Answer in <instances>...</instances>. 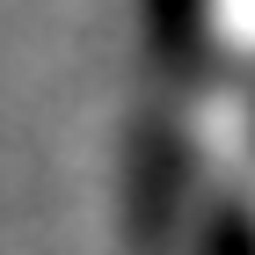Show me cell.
Wrapping results in <instances>:
<instances>
[{
  "mask_svg": "<svg viewBox=\"0 0 255 255\" xmlns=\"http://www.w3.org/2000/svg\"><path fill=\"white\" fill-rule=\"evenodd\" d=\"M153 29L168 51H190L204 44V0H153Z\"/></svg>",
  "mask_w": 255,
  "mask_h": 255,
  "instance_id": "cell-1",
  "label": "cell"
}]
</instances>
